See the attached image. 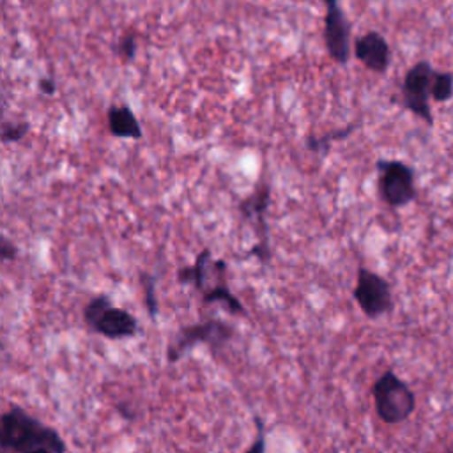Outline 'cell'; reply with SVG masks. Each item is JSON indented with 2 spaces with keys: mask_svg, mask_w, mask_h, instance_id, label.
<instances>
[{
  "mask_svg": "<svg viewBox=\"0 0 453 453\" xmlns=\"http://www.w3.org/2000/svg\"><path fill=\"white\" fill-rule=\"evenodd\" d=\"M226 262L221 258H212L211 250L203 248L193 265H184L177 269V281L180 285H193L196 290L203 292L207 287L219 280H226Z\"/></svg>",
  "mask_w": 453,
  "mask_h": 453,
  "instance_id": "9c48e42d",
  "label": "cell"
},
{
  "mask_svg": "<svg viewBox=\"0 0 453 453\" xmlns=\"http://www.w3.org/2000/svg\"><path fill=\"white\" fill-rule=\"evenodd\" d=\"M352 296L368 319H379L393 310V296L389 283L377 273L359 267Z\"/></svg>",
  "mask_w": 453,
  "mask_h": 453,
  "instance_id": "52a82bcc",
  "label": "cell"
},
{
  "mask_svg": "<svg viewBox=\"0 0 453 453\" xmlns=\"http://www.w3.org/2000/svg\"><path fill=\"white\" fill-rule=\"evenodd\" d=\"M377 189L389 207H403L416 198L414 170L398 159H377Z\"/></svg>",
  "mask_w": 453,
  "mask_h": 453,
  "instance_id": "5b68a950",
  "label": "cell"
},
{
  "mask_svg": "<svg viewBox=\"0 0 453 453\" xmlns=\"http://www.w3.org/2000/svg\"><path fill=\"white\" fill-rule=\"evenodd\" d=\"M253 421H255V426H257V437L253 439V444L246 449L248 453H258V451H262L265 448V442H264V423H262V419L258 416H255Z\"/></svg>",
  "mask_w": 453,
  "mask_h": 453,
  "instance_id": "ffe728a7",
  "label": "cell"
},
{
  "mask_svg": "<svg viewBox=\"0 0 453 453\" xmlns=\"http://www.w3.org/2000/svg\"><path fill=\"white\" fill-rule=\"evenodd\" d=\"M354 129H356V126H354V124H349V126H345V127L333 129V131L324 133V134H320V136H313V134H310V136H306L304 145H306V149H308V150H311V152H315V154L327 156V154H329V150H331L333 142L347 138Z\"/></svg>",
  "mask_w": 453,
  "mask_h": 453,
  "instance_id": "5bb4252c",
  "label": "cell"
},
{
  "mask_svg": "<svg viewBox=\"0 0 453 453\" xmlns=\"http://www.w3.org/2000/svg\"><path fill=\"white\" fill-rule=\"evenodd\" d=\"M142 281V292H143V304L147 308V313L152 320L157 319L159 306H157V297H156V280L150 273H142L140 274Z\"/></svg>",
  "mask_w": 453,
  "mask_h": 453,
  "instance_id": "2e32d148",
  "label": "cell"
},
{
  "mask_svg": "<svg viewBox=\"0 0 453 453\" xmlns=\"http://www.w3.org/2000/svg\"><path fill=\"white\" fill-rule=\"evenodd\" d=\"M202 303L203 304L221 303L230 313L239 315V317H248V311H246L244 304L232 294V290L226 285V280H219V281L212 283L211 287H207L202 292Z\"/></svg>",
  "mask_w": 453,
  "mask_h": 453,
  "instance_id": "4fadbf2b",
  "label": "cell"
},
{
  "mask_svg": "<svg viewBox=\"0 0 453 453\" xmlns=\"http://www.w3.org/2000/svg\"><path fill=\"white\" fill-rule=\"evenodd\" d=\"M37 90L44 96H53L57 92V83L51 78L42 76V78L37 80Z\"/></svg>",
  "mask_w": 453,
  "mask_h": 453,
  "instance_id": "44dd1931",
  "label": "cell"
},
{
  "mask_svg": "<svg viewBox=\"0 0 453 453\" xmlns=\"http://www.w3.org/2000/svg\"><path fill=\"white\" fill-rule=\"evenodd\" d=\"M83 322L88 331L108 340L133 338L138 333L136 317L126 308L111 304L108 294L94 296L83 306Z\"/></svg>",
  "mask_w": 453,
  "mask_h": 453,
  "instance_id": "7a4b0ae2",
  "label": "cell"
},
{
  "mask_svg": "<svg viewBox=\"0 0 453 453\" xmlns=\"http://www.w3.org/2000/svg\"><path fill=\"white\" fill-rule=\"evenodd\" d=\"M269 196H271V184L258 182V186L239 202L241 218L246 221H251L257 226L258 244H264V246H269V234H267V223H265V214L271 200Z\"/></svg>",
  "mask_w": 453,
  "mask_h": 453,
  "instance_id": "8fae6325",
  "label": "cell"
},
{
  "mask_svg": "<svg viewBox=\"0 0 453 453\" xmlns=\"http://www.w3.org/2000/svg\"><path fill=\"white\" fill-rule=\"evenodd\" d=\"M354 57L372 73L382 74L391 62V50L386 37L377 30H368L354 41Z\"/></svg>",
  "mask_w": 453,
  "mask_h": 453,
  "instance_id": "30bf717a",
  "label": "cell"
},
{
  "mask_svg": "<svg viewBox=\"0 0 453 453\" xmlns=\"http://www.w3.org/2000/svg\"><path fill=\"white\" fill-rule=\"evenodd\" d=\"M30 131V122L27 120H4L2 122V143L21 142Z\"/></svg>",
  "mask_w": 453,
  "mask_h": 453,
  "instance_id": "e0dca14e",
  "label": "cell"
},
{
  "mask_svg": "<svg viewBox=\"0 0 453 453\" xmlns=\"http://www.w3.org/2000/svg\"><path fill=\"white\" fill-rule=\"evenodd\" d=\"M430 96L435 103H444L453 96V74L448 71H435L432 78Z\"/></svg>",
  "mask_w": 453,
  "mask_h": 453,
  "instance_id": "9a60e30c",
  "label": "cell"
},
{
  "mask_svg": "<svg viewBox=\"0 0 453 453\" xmlns=\"http://www.w3.org/2000/svg\"><path fill=\"white\" fill-rule=\"evenodd\" d=\"M372 396L377 416L386 425L405 421L416 409L412 389L393 370H386L372 386Z\"/></svg>",
  "mask_w": 453,
  "mask_h": 453,
  "instance_id": "277c9868",
  "label": "cell"
},
{
  "mask_svg": "<svg viewBox=\"0 0 453 453\" xmlns=\"http://www.w3.org/2000/svg\"><path fill=\"white\" fill-rule=\"evenodd\" d=\"M18 246L5 235H2L0 239V257H2V262H11L14 258H18Z\"/></svg>",
  "mask_w": 453,
  "mask_h": 453,
  "instance_id": "d6986e66",
  "label": "cell"
},
{
  "mask_svg": "<svg viewBox=\"0 0 453 453\" xmlns=\"http://www.w3.org/2000/svg\"><path fill=\"white\" fill-rule=\"evenodd\" d=\"M324 14V44L327 55L336 64H347L350 58V21L347 19L338 0H322Z\"/></svg>",
  "mask_w": 453,
  "mask_h": 453,
  "instance_id": "ba28073f",
  "label": "cell"
},
{
  "mask_svg": "<svg viewBox=\"0 0 453 453\" xmlns=\"http://www.w3.org/2000/svg\"><path fill=\"white\" fill-rule=\"evenodd\" d=\"M434 73L435 69L428 60H418L407 69L400 87L403 108L412 111L428 126H434V115L430 110V88Z\"/></svg>",
  "mask_w": 453,
  "mask_h": 453,
  "instance_id": "8992f818",
  "label": "cell"
},
{
  "mask_svg": "<svg viewBox=\"0 0 453 453\" xmlns=\"http://www.w3.org/2000/svg\"><path fill=\"white\" fill-rule=\"evenodd\" d=\"M2 430H0V449L4 453H64L67 444L62 435L30 416L19 405H9L2 414Z\"/></svg>",
  "mask_w": 453,
  "mask_h": 453,
  "instance_id": "6da1fadb",
  "label": "cell"
},
{
  "mask_svg": "<svg viewBox=\"0 0 453 453\" xmlns=\"http://www.w3.org/2000/svg\"><path fill=\"white\" fill-rule=\"evenodd\" d=\"M136 50H138V39H136L134 32L122 34V37L115 44V53L120 58V62H124V64H129L134 58Z\"/></svg>",
  "mask_w": 453,
  "mask_h": 453,
  "instance_id": "ac0fdd59",
  "label": "cell"
},
{
  "mask_svg": "<svg viewBox=\"0 0 453 453\" xmlns=\"http://www.w3.org/2000/svg\"><path fill=\"white\" fill-rule=\"evenodd\" d=\"M108 131L115 138L140 140L143 136L142 126L127 104H111L106 113Z\"/></svg>",
  "mask_w": 453,
  "mask_h": 453,
  "instance_id": "7c38bea8",
  "label": "cell"
},
{
  "mask_svg": "<svg viewBox=\"0 0 453 453\" xmlns=\"http://www.w3.org/2000/svg\"><path fill=\"white\" fill-rule=\"evenodd\" d=\"M234 326L219 319H207L182 326L166 345V361L170 365L177 363L196 345H207L216 352L223 349L234 338Z\"/></svg>",
  "mask_w": 453,
  "mask_h": 453,
  "instance_id": "3957f363",
  "label": "cell"
}]
</instances>
